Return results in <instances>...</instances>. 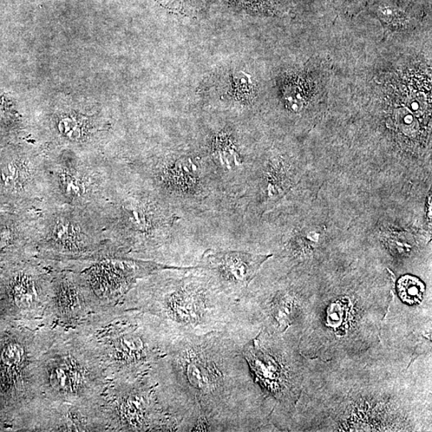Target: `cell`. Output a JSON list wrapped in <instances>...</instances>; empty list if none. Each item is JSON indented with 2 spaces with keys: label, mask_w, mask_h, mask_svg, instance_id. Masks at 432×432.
<instances>
[{
  "label": "cell",
  "mask_w": 432,
  "mask_h": 432,
  "mask_svg": "<svg viewBox=\"0 0 432 432\" xmlns=\"http://www.w3.org/2000/svg\"><path fill=\"white\" fill-rule=\"evenodd\" d=\"M187 269L136 283L120 304L153 318L174 339L224 331L237 317L239 301L227 297L201 267L188 274Z\"/></svg>",
  "instance_id": "7a4b0ae2"
},
{
  "label": "cell",
  "mask_w": 432,
  "mask_h": 432,
  "mask_svg": "<svg viewBox=\"0 0 432 432\" xmlns=\"http://www.w3.org/2000/svg\"><path fill=\"white\" fill-rule=\"evenodd\" d=\"M13 237H14V234H13L11 229L9 227L0 229V252L10 247L13 238H14Z\"/></svg>",
  "instance_id": "5bb4252c"
},
{
  "label": "cell",
  "mask_w": 432,
  "mask_h": 432,
  "mask_svg": "<svg viewBox=\"0 0 432 432\" xmlns=\"http://www.w3.org/2000/svg\"><path fill=\"white\" fill-rule=\"evenodd\" d=\"M82 235L80 228L73 222L67 219L58 220L51 230L53 251L58 252L61 258L88 259L91 257L90 247Z\"/></svg>",
  "instance_id": "30bf717a"
},
{
  "label": "cell",
  "mask_w": 432,
  "mask_h": 432,
  "mask_svg": "<svg viewBox=\"0 0 432 432\" xmlns=\"http://www.w3.org/2000/svg\"><path fill=\"white\" fill-rule=\"evenodd\" d=\"M272 254H257L237 251L207 250L202 254L201 267L215 279L227 297L240 301L246 294L262 265Z\"/></svg>",
  "instance_id": "ba28073f"
},
{
  "label": "cell",
  "mask_w": 432,
  "mask_h": 432,
  "mask_svg": "<svg viewBox=\"0 0 432 432\" xmlns=\"http://www.w3.org/2000/svg\"><path fill=\"white\" fill-rule=\"evenodd\" d=\"M43 398L100 403L109 379L99 358L74 327L49 326L41 364Z\"/></svg>",
  "instance_id": "277c9868"
},
{
  "label": "cell",
  "mask_w": 432,
  "mask_h": 432,
  "mask_svg": "<svg viewBox=\"0 0 432 432\" xmlns=\"http://www.w3.org/2000/svg\"><path fill=\"white\" fill-rule=\"evenodd\" d=\"M183 2H186V1H189V2H192L194 1V0H182Z\"/></svg>",
  "instance_id": "9a60e30c"
},
{
  "label": "cell",
  "mask_w": 432,
  "mask_h": 432,
  "mask_svg": "<svg viewBox=\"0 0 432 432\" xmlns=\"http://www.w3.org/2000/svg\"><path fill=\"white\" fill-rule=\"evenodd\" d=\"M58 181L63 193L71 200H80L87 194V180L80 174L64 171L58 175Z\"/></svg>",
  "instance_id": "7c38bea8"
},
{
  "label": "cell",
  "mask_w": 432,
  "mask_h": 432,
  "mask_svg": "<svg viewBox=\"0 0 432 432\" xmlns=\"http://www.w3.org/2000/svg\"><path fill=\"white\" fill-rule=\"evenodd\" d=\"M398 292L404 303L409 305L421 304L425 292L422 281L411 276L403 277L398 282Z\"/></svg>",
  "instance_id": "4fadbf2b"
},
{
  "label": "cell",
  "mask_w": 432,
  "mask_h": 432,
  "mask_svg": "<svg viewBox=\"0 0 432 432\" xmlns=\"http://www.w3.org/2000/svg\"><path fill=\"white\" fill-rule=\"evenodd\" d=\"M226 331L173 339L150 371L157 394L187 427L196 410L212 431H247L263 425L267 403L242 354Z\"/></svg>",
  "instance_id": "6da1fadb"
},
{
  "label": "cell",
  "mask_w": 432,
  "mask_h": 432,
  "mask_svg": "<svg viewBox=\"0 0 432 432\" xmlns=\"http://www.w3.org/2000/svg\"><path fill=\"white\" fill-rule=\"evenodd\" d=\"M107 431H180L182 420L161 402L150 374L110 381L101 401Z\"/></svg>",
  "instance_id": "5b68a950"
},
{
  "label": "cell",
  "mask_w": 432,
  "mask_h": 432,
  "mask_svg": "<svg viewBox=\"0 0 432 432\" xmlns=\"http://www.w3.org/2000/svg\"><path fill=\"white\" fill-rule=\"evenodd\" d=\"M74 329L100 359L109 381L148 374L174 339L153 318L120 304L103 307Z\"/></svg>",
  "instance_id": "3957f363"
},
{
  "label": "cell",
  "mask_w": 432,
  "mask_h": 432,
  "mask_svg": "<svg viewBox=\"0 0 432 432\" xmlns=\"http://www.w3.org/2000/svg\"><path fill=\"white\" fill-rule=\"evenodd\" d=\"M255 384L279 405L281 411L291 407L296 389L294 360L279 337L259 331L241 346Z\"/></svg>",
  "instance_id": "8992f818"
},
{
  "label": "cell",
  "mask_w": 432,
  "mask_h": 432,
  "mask_svg": "<svg viewBox=\"0 0 432 432\" xmlns=\"http://www.w3.org/2000/svg\"><path fill=\"white\" fill-rule=\"evenodd\" d=\"M54 324L74 327L102 309L87 279L71 272L53 273Z\"/></svg>",
  "instance_id": "9c48e42d"
},
{
  "label": "cell",
  "mask_w": 432,
  "mask_h": 432,
  "mask_svg": "<svg viewBox=\"0 0 432 432\" xmlns=\"http://www.w3.org/2000/svg\"><path fill=\"white\" fill-rule=\"evenodd\" d=\"M26 417L30 431H107L101 402L74 404L42 397Z\"/></svg>",
  "instance_id": "52a82bcc"
},
{
  "label": "cell",
  "mask_w": 432,
  "mask_h": 432,
  "mask_svg": "<svg viewBox=\"0 0 432 432\" xmlns=\"http://www.w3.org/2000/svg\"><path fill=\"white\" fill-rule=\"evenodd\" d=\"M30 178V170L16 161L0 166V186L6 189L16 188Z\"/></svg>",
  "instance_id": "8fae6325"
}]
</instances>
